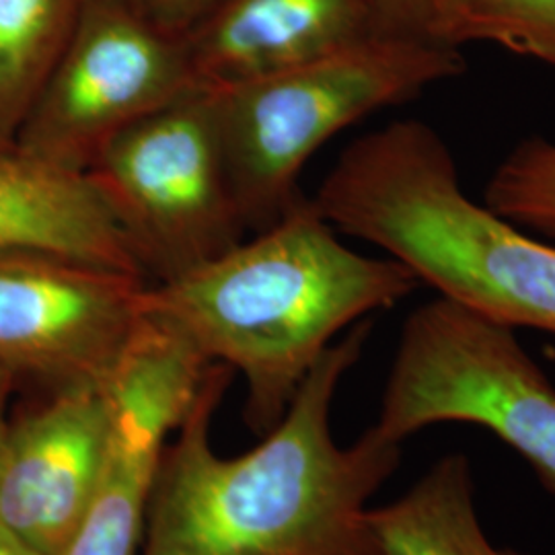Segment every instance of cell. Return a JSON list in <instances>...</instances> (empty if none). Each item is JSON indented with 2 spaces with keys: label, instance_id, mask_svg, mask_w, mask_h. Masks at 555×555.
Here are the masks:
<instances>
[{
  "label": "cell",
  "instance_id": "9c48e42d",
  "mask_svg": "<svg viewBox=\"0 0 555 555\" xmlns=\"http://www.w3.org/2000/svg\"><path fill=\"white\" fill-rule=\"evenodd\" d=\"M210 366L173 327L153 318L140 321L101 387L112 410L105 476L62 555H139L160 451L196 401Z\"/></svg>",
  "mask_w": 555,
  "mask_h": 555
},
{
  "label": "cell",
  "instance_id": "e0dca14e",
  "mask_svg": "<svg viewBox=\"0 0 555 555\" xmlns=\"http://www.w3.org/2000/svg\"><path fill=\"white\" fill-rule=\"evenodd\" d=\"M375 9L383 36L461 50L472 0H375Z\"/></svg>",
  "mask_w": 555,
  "mask_h": 555
},
{
  "label": "cell",
  "instance_id": "30bf717a",
  "mask_svg": "<svg viewBox=\"0 0 555 555\" xmlns=\"http://www.w3.org/2000/svg\"><path fill=\"white\" fill-rule=\"evenodd\" d=\"M112 444L101 387L50 391L11 420L0 449V522L43 555H62L100 492Z\"/></svg>",
  "mask_w": 555,
  "mask_h": 555
},
{
  "label": "cell",
  "instance_id": "5bb4252c",
  "mask_svg": "<svg viewBox=\"0 0 555 555\" xmlns=\"http://www.w3.org/2000/svg\"><path fill=\"white\" fill-rule=\"evenodd\" d=\"M80 2L0 0V146L17 139L70 38Z\"/></svg>",
  "mask_w": 555,
  "mask_h": 555
},
{
  "label": "cell",
  "instance_id": "d6986e66",
  "mask_svg": "<svg viewBox=\"0 0 555 555\" xmlns=\"http://www.w3.org/2000/svg\"><path fill=\"white\" fill-rule=\"evenodd\" d=\"M15 383H17L15 375L0 366V449H2V442H4V437H7L9 424H11L9 401H11V396H13Z\"/></svg>",
  "mask_w": 555,
  "mask_h": 555
},
{
  "label": "cell",
  "instance_id": "3957f363",
  "mask_svg": "<svg viewBox=\"0 0 555 555\" xmlns=\"http://www.w3.org/2000/svg\"><path fill=\"white\" fill-rule=\"evenodd\" d=\"M311 199L337 233L375 245L440 297L555 336L554 241L469 198L426 121L396 119L354 140Z\"/></svg>",
  "mask_w": 555,
  "mask_h": 555
},
{
  "label": "cell",
  "instance_id": "5b68a950",
  "mask_svg": "<svg viewBox=\"0 0 555 555\" xmlns=\"http://www.w3.org/2000/svg\"><path fill=\"white\" fill-rule=\"evenodd\" d=\"M451 422L496 435L555 492L552 380L516 330L438 295L405 319L373 428L403 444Z\"/></svg>",
  "mask_w": 555,
  "mask_h": 555
},
{
  "label": "cell",
  "instance_id": "277c9868",
  "mask_svg": "<svg viewBox=\"0 0 555 555\" xmlns=\"http://www.w3.org/2000/svg\"><path fill=\"white\" fill-rule=\"evenodd\" d=\"M459 48L377 36L332 56L210 93L247 231L302 198L298 178L319 149L383 107L459 77Z\"/></svg>",
  "mask_w": 555,
  "mask_h": 555
},
{
  "label": "cell",
  "instance_id": "8992f818",
  "mask_svg": "<svg viewBox=\"0 0 555 555\" xmlns=\"http://www.w3.org/2000/svg\"><path fill=\"white\" fill-rule=\"evenodd\" d=\"M87 178L149 284L190 272L245 238L215 100L194 91L109 140Z\"/></svg>",
  "mask_w": 555,
  "mask_h": 555
},
{
  "label": "cell",
  "instance_id": "ffe728a7",
  "mask_svg": "<svg viewBox=\"0 0 555 555\" xmlns=\"http://www.w3.org/2000/svg\"><path fill=\"white\" fill-rule=\"evenodd\" d=\"M0 555H43L0 522Z\"/></svg>",
  "mask_w": 555,
  "mask_h": 555
},
{
  "label": "cell",
  "instance_id": "ba28073f",
  "mask_svg": "<svg viewBox=\"0 0 555 555\" xmlns=\"http://www.w3.org/2000/svg\"><path fill=\"white\" fill-rule=\"evenodd\" d=\"M144 278L0 249V366L50 387H103L142 319Z\"/></svg>",
  "mask_w": 555,
  "mask_h": 555
},
{
  "label": "cell",
  "instance_id": "44dd1931",
  "mask_svg": "<svg viewBox=\"0 0 555 555\" xmlns=\"http://www.w3.org/2000/svg\"><path fill=\"white\" fill-rule=\"evenodd\" d=\"M554 68H555V64H554Z\"/></svg>",
  "mask_w": 555,
  "mask_h": 555
},
{
  "label": "cell",
  "instance_id": "9a60e30c",
  "mask_svg": "<svg viewBox=\"0 0 555 555\" xmlns=\"http://www.w3.org/2000/svg\"><path fill=\"white\" fill-rule=\"evenodd\" d=\"M483 204L518 229L555 241V140L529 137L511 149L486 185Z\"/></svg>",
  "mask_w": 555,
  "mask_h": 555
},
{
  "label": "cell",
  "instance_id": "2e32d148",
  "mask_svg": "<svg viewBox=\"0 0 555 555\" xmlns=\"http://www.w3.org/2000/svg\"><path fill=\"white\" fill-rule=\"evenodd\" d=\"M488 41L555 64V0H472L465 43Z\"/></svg>",
  "mask_w": 555,
  "mask_h": 555
},
{
  "label": "cell",
  "instance_id": "4fadbf2b",
  "mask_svg": "<svg viewBox=\"0 0 555 555\" xmlns=\"http://www.w3.org/2000/svg\"><path fill=\"white\" fill-rule=\"evenodd\" d=\"M380 555H529L496 547L481 529L469 459L442 456L389 504L371 508Z\"/></svg>",
  "mask_w": 555,
  "mask_h": 555
},
{
  "label": "cell",
  "instance_id": "6da1fadb",
  "mask_svg": "<svg viewBox=\"0 0 555 555\" xmlns=\"http://www.w3.org/2000/svg\"><path fill=\"white\" fill-rule=\"evenodd\" d=\"M371 321L348 330L298 387L276 426L241 455H220L212 420L233 371L215 362L160 451L139 555H380L371 500L401 444L369 428L341 447L332 430L339 383Z\"/></svg>",
  "mask_w": 555,
  "mask_h": 555
},
{
  "label": "cell",
  "instance_id": "ac0fdd59",
  "mask_svg": "<svg viewBox=\"0 0 555 555\" xmlns=\"http://www.w3.org/2000/svg\"><path fill=\"white\" fill-rule=\"evenodd\" d=\"M163 31L183 38L220 0H124Z\"/></svg>",
  "mask_w": 555,
  "mask_h": 555
},
{
  "label": "cell",
  "instance_id": "7a4b0ae2",
  "mask_svg": "<svg viewBox=\"0 0 555 555\" xmlns=\"http://www.w3.org/2000/svg\"><path fill=\"white\" fill-rule=\"evenodd\" d=\"M420 286L393 258L346 245L311 198L219 258L146 284L142 311L245 383V424L270 433L339 337Z\"/></svg>",
  "mask_w": 555,
  "mask_h": 555
},
{
  "label": "cell",
  "instance_id": "7c38bea8",
  "mask_svg": "<svg viewBox=\"0 0 555 555\" xmlns=\"http://www.w3.org/2000/svg\"><path fill=\"white\" fill-rule=\"evenodd\" d=\"M0 249L52 251L144 278L87 173L31 157L15 144L0 146Z\"/></svg>",
  "mask_w": 555,
  "mask_h": 555
},
{
  "label": "cell",
  "instance_id": "8fae6325",
  "mask_svg": "<svg viewBox=\"0 0 555 555\" xmlns=\"http://www.w3.org/2000/svg\"><path fill=\"white\" fill-rule=\"evenodd\" d=\"M377 36L375 0H220L181 41L194 87L219 93Z\"/></svg>",
  "mask_w": 555,
  "mask_h": 555
},
{
  "label": "cell",
  "instance_id": "52a82bcc",
  "mask_svg": "<svg viewBox=\"0 0 555 555\" xmlns=\"http://www.w3.org/2000/svg\"><path fill=\"white\" fill-rule=\"evenodd\" d=\"M194 91L181 38L124 0H82L70 38L13 144L87 173L119 132Z\"/></svg>",
  "mask_w": 555,
  "mask_h": 555
}]
</instances>
